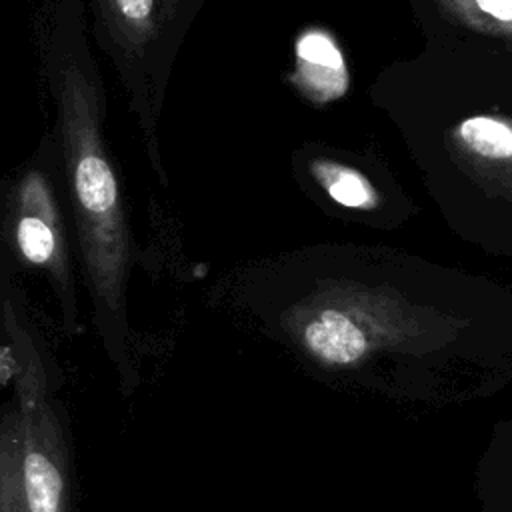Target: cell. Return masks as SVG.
I'll list each match as a JSON object with an SVG mask.
<instances>
[{
	"mask_svg": "<svg viewBox=\"0 0 512 512\" xmlns=\"http://www.w3.org/2000/svg\"><path fill=\"white\" fill-rule=\"evenodd\" d=\"M452 140L474 162L512 170V118L494 114L468 116L452 130Z\"/></svg>",
	"mask_w": 512,
	"mask_h": 512,
	"instance_id": "8992f818",
	"label": "cell"
},
{
	"mask_svg": "<svg viewBox=\"0 0 512 512\" xmlns=\"http://www.w3.org/2000/svg\"><path fill=\"white\" fill-rule=\"evenodd\" d=\"M310 174L330 200L344 208L374 210L380 202L374 184L354 166L330 158H316L310 162Z\"/></svg>",
	"mask_w": 512,
	"mask_h": 512,
	"instance_id": "52a82bcc",
	"label": "cell"
},
{
	"mask_svg": "<svg viewBox=\"0 0 512 512\" xmlns=\"http://www.w3.org/2000/svg\"><path fill=\"white\" fill-rule=\"evenodd\" d=\"M42 72L56 112V168L70 204L86 286L106 340H122L136 242L104 144L106 94L84 0H44L36 20Z\"/></svg>",
	"mask_w": 512,
	"mask_h": 512,
	"instance_id": "6da1fadb",
	"label": "cell"
},
{
	"mask_svg": "<svg viewBox=\"0 0 512 512\" xmlns=\"http://www.w3.org/2000/svg\"><path fill=\"white\" fill-rule=\"evenodd\" d=\"M290 80L312 104H330L348 92L346 58L328 30L308 26L298 34Z\"/></svg>",
	"mask_w": 512,
	"mask_h": 512,
	"instance_id": "5b68a950",
	"label": "cell"
},
{
	"mask_svg": "<svg viewBox=\"0 0 512 512\" xmlns=\"http://www.w3.org/2000/svg\"><path fill=\"white\" fill-rule=\"evenodd\" d=\"M436 4L464 28L512 40V0H436Z\"/></svg>",
	"mask_w": 512,
	"mask_h": 512,
	"instance_id": "ba28073f",
	"label": "cell"
},
{
	"mask_svg": "<svg viewBox=\"0 0 512 512\" xmlns=\"http://www.w3.org/2000/svg\"><path fill=\"white\" fill-rule=\"evenodd\" d=\"M0 512H28L18 470L16 420L0 426Z\"/></svg>",
	"mask_w": 512,
	"mask_h": 512,
	"instance_id": "9c48e42d",
	"label": "cell"
},
{
	"mask_svg": "<svg viewBox=\"0 0 512 512\" xmlns=\"http://www.w3.org/2000/svg\"><path fill=\"white\" fill-rule=\"evenodd\" d=\"M2 326L16 350V448L28 512H68V448L48 394L44 362L14 288L2 282Z\"/></svg>",
	"mask_w": 512,
	"mask_h": 512,
	"instance_id": "7a4b0ae2",
	"label": "cell"
},
{
	"mask_svg": "<svg viewBox=\"0 0 512 512\" xmlns=\"http://www.w3.org/2000/svg\"><path fill=\"white\" fill-rule=\"evenodd\" d=\"M16 368H18V360H16V350L12 340L0 344V384H6L12 378H16Z\"/></svg>",
	"mask_w": 512,
	"mask_h": 512,
	"instance_id": "30bf717a",
	"label": "cell"
},
{
	"mask_svg": "<svg viewBox=\"0 0 512 512\" xmlns=\"http://www.w3.org/2000/svg\"><path fill=\"white\" fill-rule=\"evenodd\" d=\"M400 302L378 288L332 284L298 312L302 344L328 364H352L400 324Z\"/></svg>",
	"mask_w": 512,
	"mask_h": 512,
	"instance_id": "3957f363",
	"label": "cell"
},
{
	"mask_svg": "<svg viewBox=\"0 0 512 512\" xmlns=\"http://www.w3.org/2000/svg\"><path fill=\"white\" fill-rule=\"evenodd\" d=\"M56 154L48 168L38 160L20 176L10 200V236L20 260L44 272L62 302L68 322L76 318V290L70 246L54 186Z\"/></svg>",
	"mask_w": 512,
	"mask_h": 512,
	"instance_id": "277c9868",
	"label": "cell"
}]
</instances>
